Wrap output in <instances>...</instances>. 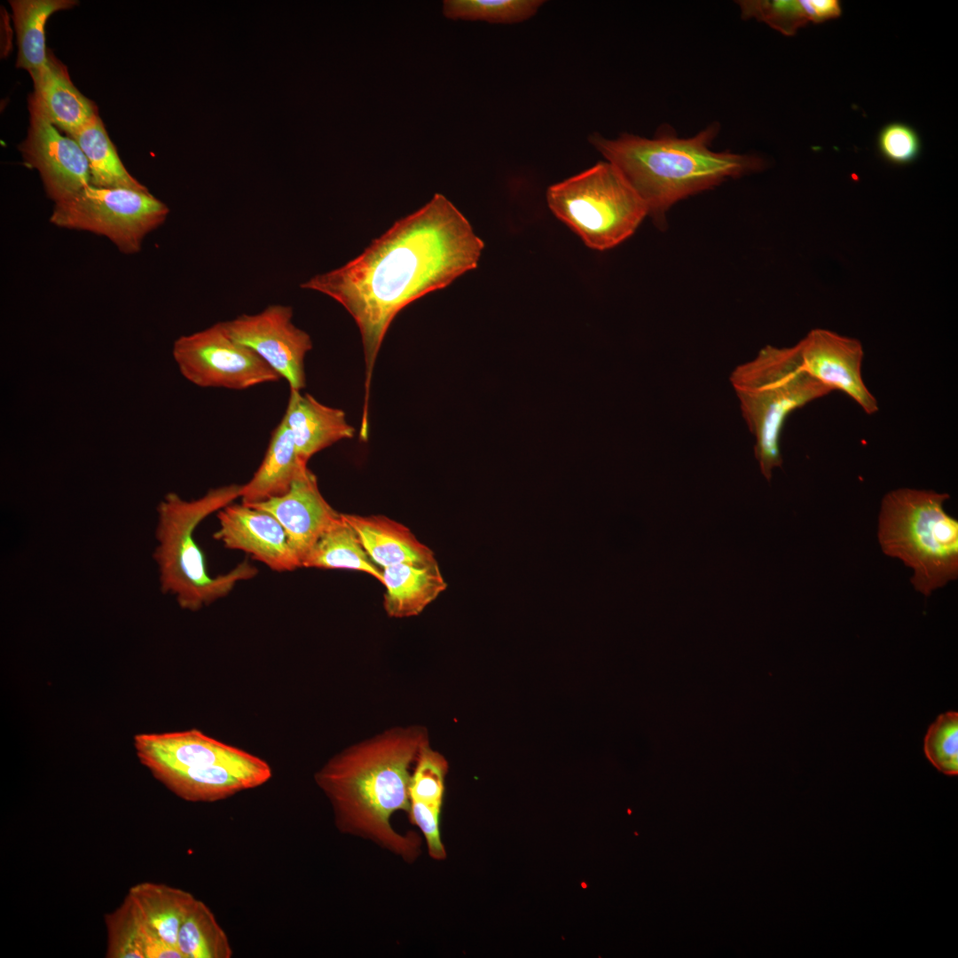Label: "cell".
<instances>
[{"instance_id":"7a4b0ae2","label":"cell","mask_w":958,"mask_h":958,"mask_svg":"<svg viewBox=\"0 0 958 958\" xmlns=\"http://www.w3.org/2000/svg\"><path fill=\"white\" fill-rule=\"evenodd\" d=\"M428 741L423 726H393L346 748L316 773L341 833L370 841L404 862L417 860L420 836L397 832L391 818L409 811L412 770Z\"/></svg>"},{"instance_id":"9c48e42d","label":"cell","mask_w":958,"mask_h":958,"mask_svg":"<svg viewBox=\"0 0 958 958\" xmlns=\"http://www.w3.org/2000/svg\"><path fill=\"white\" fill-rule=\"evenodd\" d=\"M172 354L182 375L202 388L246 389L281 378L255 351L234 341L223 322L180 336Z\"/></svg>"},{"instance_id":"44dd1931","label":"cell","mask_w":958,"mask_h":958,"mask_svg":"<svg viewBox=\"0 0 958 958\" xmlns=\"http://www.w3.org/2000/svg\"><path fill=\"white\" fill-rule=\"evenodd\" d=\"M306 468L307 465L298 457L291 431L282 419L272 433L260 467L251 480L242 485V503L250 506L283 496Z\"/></svg>"},{"instance_id":"e0dca14e","label":"cell","mask_w":958,"mask_h":958,"mask_svg":"<svg viewBox=\"0 0 958 958\" xmlns=\"http://www.w3.org/2000/svg\"><path fill=\"white\" fill-rule=\"evenodd\" d=\"M28 107L43 114L57 129L72 137L98 115L93 101L74 85L67 67L51 52L45 67L32 78Z\"/></svg>"},{"instance_id":"5b68a950","label":"cell","mask_w":958,"mask_h":958,"mask_svg":"<svg viewBox=\"0 0 958 958\" xmlns=\"http://www.w3.org/2000/svg\"><path fill=\"white\" fill-rule=\"evenodd\" d=\"M949 498L933 490L900 488L885 494L881 504V548L913 569L911 584L926 597L958 577V520L944 509Z\"/></svg>"},{"instance_id":"484cf974","label":"cell","mask_w":958,"mask_h":958,"mask_svg":"<svg viewBox=\"0 0 958 958\" xmlns=\"http://www.w3.org/2000/svg\"><path fill=\"white\" fill-rule=\"evenodd\" d=\"M739 6L743 18H755L788 35L809 21L823 22L842 12L836 0L741 1Z\"/></svg>"},{"instance_id":"4fadbf2b","label":"cell","mask_w":958,"mask_h":958,"mask_svg":"<svg viewBox=\"0 0 958 958\" xmlns=\"http://www.w3.org/2000/svg\"><path fill=\"white\" fill-rule=\"evenodd\" d=\"M217 518L214 537L225 547L246 552L276 571L301 568L284 528L271 514L232 503L218 511Z\"/></svg>"},{"instance_id":"5bb4252c","label":"cell","mask_w":958,"mask_h":958,"mask_svg":"<svg viewBox=\"0 0 958 958\" xmlns=\"http://www.w3.org/2000/svg\"><path fill=\"white\" fill-rule=\"evenodd\" d=\"M133 742L137 758L152 774L161 771L206 768L239 762L252 755L197 729L137 734Z\"/></svg>"},{"instance_id":"cb8c5ba5","label":"cell","mask_w":958,"mask_h":958,"mask_svg":"<svg viewBox=\"0 0 958 958\" xmlns=\"http://www.w3.org/2000/svg\"><path fill=\"white\" fill-rule=\"evenodd\" d=\"M302 567L357 570L382 581V569L372 561L357 534L342 514L322 533L302 561Z\"/></svg>"},{"instance_id":"3957f363","label":"cell","mask_w":958,"mask_h":958,"mask_svg":"<svg viewBox=\"0 0 958 958\" xmlns=\"http://www.w3.org/2000/svg\"><path fill=\"white\" fill-rule=\"evenodd\" d=\"M718 132L712 124L690 137L661 135L648 138L624 133L589 137L591 145L621 173L642 200L656 224L678 201L731 178L758 171L764 161L750 154L711 150Z\"/></svg>"},{"instance_id":"ac0fdd59","label":"cell","mask_w":958,"mask_h":958,"mask_svg":"<svg viewBox=\"0 0 958 958\" xmlns=\"http://www.w3.org/2000/svg\"><path fill=\"white\" fill-rule=\"evenodd\" d=\"M283 419L293 436L298 457L306 465L315 453L355 434L342 410L325 405L310 394L302 395L294 389H290Z\"/></svg>"},{"instance_id":"f546056e","label":"cell","mask_w":958,"mask_h":958,"mask_svg":"<svg viewBox=\"0 0 958 958\" xmlns=\"http://www.w3.org/2000/svg\"><path fill=\"white\" fill-rule=\"evenodd\" d=\"M107 933L106 957L145 958L140 937V920L128 895L104 917Z\"/></svg>"},{"instance_id":"603a6c76","label":"cell","mask_w":958,"mask_h":958,"mask_svg":"<svg viewBox=\"0 0 958 958\" xmlns=\"http://www.w3.org/2000/svg\"><path fill=\"white\" fill-rule=\"evenodd\" d=\"M127 895L141 920L177 946L180 926L197 899L189 891L150 882L133 885Z\"/></svg>"},{"instance_id":"1f68e13d","label":"cell","mask_w":958,"mask_h":958,"mask_svg":"<svg viewBox=\"0 0 958 958\" xmlns=\"http://www.w3.org/2000/svg\"><path fill=\"white\" fill-rule=\"evenodd\" d=\"M877 149L886 161L902 166L912 163L919 157L922 143L918 133L910 125L891 122L880 130Z\"/></svg>"},{"instance_id":"d6986e66","label":"cell","mask_w":958,"mask_h":958,"mask_svg":"<svg viewBox=\"0 0 958 958\" xmlns=\"http://www.w3.org/2000/svg\"><path fill=\"white\" fill-rule=\"evenodd\" d=\"M357 534L372 561L381 569L401 563L436 562L434 554L404 525L382 515L342 514Z\"/></svg>"},{"instance_id":"6da1fadb","label":"cell","mask_w":958,"mask_h":958,"mask_svg":"<svg viewBox=\"0 0 958 958\" xmlns=\"http://www.w3.org/2000/svg\"><path fill=\"white\" fill-rule=\"evenodd\" d=\"M483 247L463 214L436 193L358 256L301 285L337 301L357 323L365 360V412L377 354L394 318L413 301L475 269Z\"/></svg>"},{"instance_id":"277c9868","label":"cell","mask_w":958,"mask_h":958,"mask_svg":"<svg viewBox=\"0 0 958 958\" xmlns=\"http://www.w3.org/2000/svg\"><path fill=\"white\" fill-rule=\"evenodd\" d=\"M242 485L230 484L211 489L190 501L169 492L158 505V545L153 559L159 569L161 590L175 595L185 609L199 610L227 595L238 582L252 578L257 572L243 561L228 573L209 576L193 536L207 516L232 504L240 497Z\"/></svg>"},{"instance_id":"4316f807","label":"cell","mask_w":958,"mask_h":958,"mask_svg":"<svg viewBox=\"0 0 958 958\" xmlns=\"http://www.w3.org/2000/svg\"><path fill=\"white\" fill-rule=\"evenodd\" d=\"M177 948L183 958H230L232 949L226 933L210 908L196 899L178 931Z\"/></svg>"},{"instance_id":"f1b7e54d","label":"cell","mask_w":958,"mask_h":958,"mask_svg":"<svg viewBox=\"0 0 958 958\" xmlns=\"http://www.w3.org/2000/svg\"><path fill=\"white\" fill-rule=\"evenodd\" d=\"M448 762L430 742H426L417 756L409 783L410 801L443 808L446 790Z\"/></svg>"},{"instance_id":"7402d4cb","label":"cell","mask_w":958,"mask_h":958,"mask_svg":"<svg viewBox=\"0 0 958 958\" xmlns=\"http://www.w3.org/2000/svg\"><path fill=\"white\" fill-rule=\"evenodd\" d=\"M16 31L18 55L16 67L28 72L31 78L47 65L50 51L45 43V26L53 13L75 6V0H11Z\"/></svg>"},{"instance_id":"83f0119b","label":"cell","mask_w":958,"mask_h":958,"mask_svg":"<svg viewBox=\"0 0 958 958\" xmlns=\"http://www.w3.org/2000/svg\"><path fill=\"white\" fill-rule=\"evenodd\" d=\"M444 15L452 20L518 23L533 17L545 3L541 0H445Z\"/></svg>"},{"instance_id":"d4e9b609","label":"cell","mask_w":958,"mask_h":958,"mask_svg":"<svg viewBox=\"0 0 958 958\" xmlns=\"http://www.w3.org/2000/svg\"><path fill=\"white\" fill-rule=\"evenodd\" d=\"M71 137L87 158L92 185L148 190L126 169L99 115L89 121Z\"/></svg>"},{"instance_id":"7c38bea8","label":"cell","mask_w":958,"mask_h":958,"mask_svg":"<svg viewBox=\"0 0 958 958\" xmlns=\"http://www.w3.org/2000/svg\"><path fill=\"white\" fill-rule=\"evenodd\" d=\"M795 346L803 367L813 378L831 391L846 394L865 413L878 412V402L862 378L864 351L859 340L816 328Z\"/></svg>"},{"instance_id":"4dcf8cb0","label":"cell","mask_w":958,"mask_h":958,"mask_svg":"<svg viewBox=\"0 0 958 958\" xmlns=\"http://www.w3.org/2000/svg\"><path fill=\"white\" fill-rule=\"evenodd\" d=\"M923 750L931 765L940 773L958 774V713L939 715L930 726L924 737Z\"/></svg>"},{"instance_id":"8992f818","label":"cell","mask_w":958,"mask_h":958,"mask_svg":"<svg viewBox=\"0 0 958 958\" xmlns=\"http://www.w3.org/2000/svg\"><path fill=\"white\" fill-rule=\"evenodd\" d=\"M730 382L743 420L755 438L754 455L770 482L782 466L781 435L789 415L831 392L802 365L796 346L767 345L734 369Z\"/></svg>"},{"instance_id":"8fae6325","label":"cell","mask_w":958,"mask_h":958,"mask_svg":"<svg viewBox=\"0 0 958 958\" xmlns=\"http://www.w3.org/2000/svg\"><path fill=\"white\" fill-rule=\"evenodd\" d=\"M28 109L29 127L19 150L26 164L38 171L47 197L54 204L61 202L91 185L87 158L73 137Z\"/></svg>"},{"instance_id":"2e32d148","label":"cell","mask_w":958,"mask_h":958,"mask_svg":"<svg viewBox=\"0 0 958 958\" xmlns=\"http://www.w3.org/2000/svg\"><path fill=\"white\" fill-rule=\"evenodd\" d=\"M153 775L186 801L214 802L263 785L271 777V769L267 762L251 755L239 762L161 771Z\"/></svg>"},{"instance_id":"30bf717a","label":"cell","mask_w":958,"mask_h":958,"mask_svg":"<svg viewBox=\"0 0 958 958\" xmlns=\"http://www.w3.org/2000/svg\"><path fill=\"white\" fill-rule=\"evenodd\" d=\"M292 318L290 306L272 304L256 314L240 315L223 324L234 341L255 351L287 381L290 389L300 391L305 386L304 359L312 342Z\"/></svg>"},{"instance_id":"52a82bcc","label":"cell","mask_w":958,"mask_h":958,"mask_svg":"<svg viewBox=\"0 0 958 958\" xmlns=\"http://www.w3.org/2000/svg\"><path fill=\"white\" fill-rule=\"evenodd\" d=\"M546 200L554 216L595 250L617 246L648 216L642 200L607 161L551 185Z\"/></svg>"},{"instance_id":"9a60e30c","label":"cell","mask_w":958,"mask_h":958,"mask_svg":"<svg viewBox=\"0 0 958 958\" xmlns=\"http://www.w3.org/2000/svg\"><path fill=\"white\" fill-rule=\"evenodd\" d=\"M249 506L277 518L301 567L322 533L340 516L320 493L316 475L308 467L296 477L286 494Z\"/></svg>"},{"instance_id":"ba28073f","label":"cell","mask_w":958,"mask_h":958,"mask_svg":"<svg viewBox=\"0 0 958 958\" xmlns=\"http://www.w3.org/2000/svg\"><path fill=\"white\" fill-rule=\"evenodd\" d=\"M169 209L146 191L89 185L54 204L50 222L58 227L107 238L125 255L140 251L145 236L161 226Z\"/></svg>"},{"instance_id":"d6a6232c","label":"cell","mask_w":958,"mask_h":958,"mask_svg":"<svg viewBox=\"0 0 958 958\" xmlns=\"http://www.w3.org/2000/svg\"><path fill=\"white\" fill-rule=\"evenodd\" d=\"M442 808L428 805L419 801H410L407 813L410 822L423 836L428 856L436 860H444L446 849L441 837L440 821Z\"/></svg>"},{"instance_id":"ffe728a7","label":"cell","mask_w":958,"mask_h":958,"mask_svg":"<svg viewBox=\"0 0 958 958\" xmlns=\"http://www.w3.org/2000/svg\"><path fill=\"white\" fill-rule=\"evenodd\" d=\"M383 607L390 617L420 615L446 588L437 562L401 563L382 569Z\"/></svg>"}]
</instances>
